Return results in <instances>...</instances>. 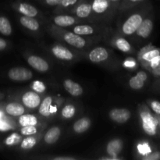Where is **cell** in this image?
Instances as JSON below:
<instances>
[{"mask_svg":"<svg viewBox=\"0 0 160 160\" xmlns=\"http://www.w3.org/2000/svg\"><path fill=\"white\" fill-rule=\"evenodd\" d=\"M142 120V127L145 132L149 135L156 134V127L158 125V119L153 117L149 112H143L141 113Z\"/></svg>","mask_w":160,"mask_h":160,"instance_id":"cell-1","label":"cell"},{"mask_svg":"<svg viewBox=\"0 0 160 160\" xmlns=\"http://www.w3.org/2000/svg\"><path fill=\"white\" fill-rule=\"evenodd\" d=\"M9 79L15 81H29L32 78V72L24 67H13L8 72Z\"/></svg>","mask_w":160,"mask_h":160,"instance_id":"cell-2","label":"cell"},{"mask_svg":"<svg viewBox=\"0 0 160 160\" xmlns=\"http://www.w3.org/2000/svg\"><path fill=\"white\" fill-rule=\"evenodd\" d=\"M142 16L139 14H134L127 20L123 25V31L126 34H131L135 32L142 22Z\"/></svg>","mask_w":160,"mask_h":160,"instance_id":"cell-3","label":"cell"},{"mask_svg":"<svg viewBox=\"0 0 160 160\" xmlns=\"http://www.w3.org/2000/svg\"><path fill=\"white\" fill-rule=\"evenodd\" d=\"M109 117L113 121L123 123L131 117V112L127 109H113L109 112Z\"/></svg>","mask_w":160,"mask_h":160,"instance_id":"cell-4","label":"cell"},{"mask_svg":"<svg viewBox=\"0 0 160 160\" xmlns=\"http://www.w3.org/2000/svg\"><path fill=\"white\" fill-rule=\"evenodd\" d=\"M22 101L27 107L30 109H34L40 105L41 98L36 92H28L23 95Z\"/></svg>","mask_w":160,"mask_h":160,"instance_id":"cell-5","label":"cell"},{"mask_svg":"<svg viewBox=\"0 0 160 160\" xmlns=\"http://www.w3.org/2000/svg\"><path fill=\"white\" fill-rule=\"evenodd\" d=\"M28 62L30 66L38 71L45 72L48 70V64L45 59L37 56H31L28 58Z\"/></svg>","mask_w":160,"mask_h":160,"instance_id":"cell-6","label":"cell"},{"mask_svg":"<svg viewBox=\"0 0 160 160\" xmlns=\"http://www.w3.org/2000/svg\"><path fill=\"white\" fill-rule=\"evenodd\" d=\"M107 50L102 47H98L92 50L89 54V59L92 62H100L108 59Z\"/></svg>","mask_w":160,"mask_h":160,"instance_id":"cell-7","label":"cell"},{"mask_svg":"<svg viewBox=\"0 0 160 160\" xmlns=\"http://www.w3.org/2000/svg\"><path fill=\"white\" fill-rule=\"evenodd\" d=\"M64 40L70 45L76 48H83L86 44L85 40L81 38L79 34H77L75 33H66L64 35Z\"/></svg>","mask_w":160,"mask_h":160,"instance_id":"cell-8","label":"cell"},{"mask_svg":"<svg viewBox=\"0 0 160 160\" xmlns=\"http://www.w3.org/2000/svg\"><path fill=\"white\" fill-rule=\"evenodd\" d=\"M64 88L73 96H80L83 94V88L79 84L70 79H67L63 82Z\"/></svg>","mask_w":160,"mask_h":160,"instance_id":"cell-9","label":"cell"},{"mask_svg":"<svg viewBox=\"0 0 160 160\" xmlns=\"http://www.w3.org/2000/svg\"><path fill=\"white\" fill-rule=\"evenodd\" d=\"M152 29V21L151 20H149V19H145V20H142L140 26L138 27V28L136 31H137L138 35L143 38H148L150 35Z\"/></svg>","mask_w":160,"mask_h":160,"instance_id":"cell-10","label":"cell"},{"mask_svg":"<svg viewBox=\"0 0 160 160\" xmlns=\"http://www.w3.org/2000/svg\"><path fill=\"white\" fill-rule=\"evenodd\" d=\"M123 148V142L120 139H113L108 143L106 152L110 156H117Z\"/></svg>","mask_w":160,"mask_h":160,"instance_id":"cell-11","label":"cell"},{"mask_svg":"<svg viewBox=\"0 0 160 160\" xmlns=\"http://www.w3.org/2000/svg\"><path fill=\"white\" fill-rule=\"evenodd\" d=\"M52 53L57 58L60 59H64V60H71L73 58V54L70 50L62 46H59V45L53 47Z\"/></svg>","mask_w":160,"mask_h":160,"instance_id":"cell-12","label":"cell"},{"mask_svg":"<svg viewBox=\"0 0 160 160\" xmlns=\"http://www.w3.org/2000/svg\"><path fill=\"white\" fill-rule=\"evenodd\" d=\"M24 108L22 105L17 102H10L6 106V112L9 115L13 117H20L24 113Z\"/></svg>","mask_w":160,"mask_h":160,"instance_id":"cell-13","label":"cell"},{"mask_svg":"<svg viewBox=\"0 0 160 160\" xmlns=\"http://www.w3.org/2000/svg\"><path fill=\"white\" fill-rule=\"evenodd\" d=\"M60 134L61 131L59 128L57 127L52 128L46 132L45 137H44V140L47 144H49V145L54 144L59 138Z\"/></svg>","mask_w":160,"mask_h":160,"instance_id":"cell-14","label":"cell"},{"mask_svg":"<svg viewBox=\"0 0 160 160\" xmlns=\"http://www.w3.org/2000/svg\"><path fill=\"white\" fill-rule=\"evenodd\" d=\"M90 126V120L87 117H83V118L80 119L78 121L75 122V123L73 124V131L76 133L81 134V133H84L86 131H88Z\"/></svg>","mask_w":160,"mask_h":160,"instance_id":"cell-15","label":"cell"},{"mask_svg":"<svg viewBox=\"0 0 160 160\" xmlns=\"http://www.w3.org/2000/svg\"><path fill=\"white\" fill-rule=\"evenodd\" d=\"M20 21L23 27L31 30V31H37L39 28L38 22L33 17H28V16L21 17L20 19Z\"/></svg>","mask_w":160,"mask_h":160,"instance_id":"cell-16","label":"cell"},{"mask_svg":"<svg viewBox=\"0 0 160 160\" xmlns=\"http://www.w3.org/2000/svg\"><path fill=\"white\" fill-rule=\"evenodd\" d=\"M54 22L56 25L60 27L71 26L74 23L75 19L73 17L67 15L58 16L54 18Z\"/></svg>","mask_w":160,"mask_h":160,"instance_id":"cell-17","label":"cell"},{"mask_svg":"<svg viewBox=\"0 0 160 160\" xmlns=\"http://www.w3.org/2000/svg\"><path fill=\"white\" fill-rule=\"evenodd\" d=\"M19 11L24 16L34 17L38 14V10L35 7L28 3L23 2L19 6Z\"/></svg>","mask_w":160,"mask_h":160,"instance_id":"cell-18","label":"cell"},{"mask_svg":"<svg viewBox=\"0 0 160 160\" xmlns=\"http://www.w3.org/2000/svg\"><path fill=\"white\" fill-rule=\"evenodd\" d=\"M19 123L22 127L26 126H35L38 123L37 117L31 114H26V115L20 116Z\"/></svg>","mask_w":160,"mask_h":160,"instance_id":"cell-19","label":"cell"},{"mask_svg":"<svg viewBox=\"0 0 160 160\" xmlns=\"http://www.w3.org/2000/svg\"><path fill=\"white\" fill-rule=\"evenodd\" d=\"M52 99L51 97L48 96L42 101V104H40V108H39V113L44 117H48L51 115L50 112V108H51Z\"/></svg>","mask_w":160,"mask_h":160,"instance_id":"cell-20","label":"cell"},{"mask_svg":"<svg viewBox=\"0 0 160 160\" xmlns=\"http://www.w3.org/2000/svg\"><path fill=\"white\" fill-rule=\"evenodd\" d=\"M0 33L6 36L10 35L12 33L10 22L6 17H0Z\"/></svg>","mask_w":160,"mask_h":160,"instance_id":"cell-21","label":"cell"},{"mask_svg":"<svg viewBox=\"0 0 160 160\" xmlns=\"http://www.w3.org/2000/svg\"><path fill=\"white\" fill-rule=\"evenodd\" d=\"M92 9L95 12H104L109 7V0H94L92 4Z\"/></svg>","mask_w":160,"mask_h":160,"instance_id":"cell-22","label":"cell"},{"mask_svg":"<svg viewBox=\"0 0 160 160\" xmlns=\"http://www.w3.org/2000/svg\"><path fill=\"white\" fill-rule=\"evenodd\" d=\"M92 6L91 4H88V3H82L77 9V15H78V17L84 18V17H88L89 14L92 12Z\"/></svg>","mask_w":160,"mask_h":160,"instance_id":"cell-23","label":"cell"},{"mask_svg":"<svg viewBox=\"0 0 160 160\" xmlns=\"http://www.w3.org/2000/svg\"><path fill=\"white\" fill-rule=\"evenodd\" d=\"M73 32L79 35H88V34H92L94 32V29L88 25H79L75 27Z\"/></svg>","mask_w":160,"mask_h":160,"instance_id":"cell-24","label":"cell"},{"mask_svg":"<svg viewBox=\"0 0 160 160\" xmlns=\"http://www.w3.org/2000/svg\"><path fill=\"white\" fill-rule=\"evenodd\" d=\"M144 84H145V81H143L138 75H136V76L131 78L129 81L130 87L135 90L142 88L144 86Z\"/></svg>","mask_w":160,"mask_h":160,"instance_id":"cell-25","label":"cell"},{"mask_svg":"<svg viewBox=\"0 0 160 160\" xmlns=\"http://www.w3.org/2000/svg\"><path fill=\"white\" fill-rule=\"evenodd\" d=\"M116 45H117V48H118L119 49L121 50L122 52H129L131 48V45L129 44V42L123 38L117 39V42H116Z\"/></svg>","mask_w":160,"mask_h":160,"instance_id":"cell-26","label":"cell"},{"mask_svg":"<svg viewBox=\"0 0 160 160\" xmlns=\"http://www.w3.org/2000/svg\"><path fill=\"white\" fill-rule=\"evenodd\" d=\"M20 140H21L20 135H19L18 134H16V133H13L8 138H6V140L4 141V143L6 145H15L18 144L20 142Z\"/></svg>","mask_w":160,"mask_h":160,"instance_id":"cell-27","label":"cell"},{"mask_svg":"<svg viewBox=\"0 0 160 160\" xmlns=\"http://www.w3.org/2000/svg\"><path fill=\"white\" fill-rule=\"evenodd\" d=\"M36 145V139L34 137H28L23 139L21 142V148L23 149L32 148Z\"/></svg>","mask_w":160,"mask_h":160,"instance_id":"cell-28","label":"cell"},{"mask_svg":"<svg viewBox=\"0 0 160 160\" xmlns=\"http://www.w3.org/2000/svg\"><path fill=\"white\" fill-rule=\"evenodd\" d=\"M75 114V107L73 105H67L62 109V115L65 118H71Z\"/></svg>","mask_w":160,"mask_h":160,"instance_id":"cell-29","label":"cell"},{"mask_svg":"<svg viewBox=\"0 0 160 160\" xmlns=\"http://www.w3.org/2000/svg\"><path fill=\"white\" fill-rule=\"evenodd\" d=\"M37 133V128L34 126L23 127L21 129L22 135H32Z\"/></svg>","mask_w":160,"mask_h":160,"instance_id":"cell-30","label":"cell"},{"mask_svg":"<svg viewBox=\"0 0 160 160\" xmlns=\"http://www.w3.org/2000/svg\"><path fill=\"white\" fill-rule=\"evenodd\" d=\"M32 88L34 91H36L38 92H43L45 90V84L38 81H36L33 83Z\"/></svg>","mask_w":160,"mask_h":160,"instance_id":"cell-31","label":"cell"},{"mask_svg":"<svg viewBox=\"0 0 160 160\" xmlns=\"http://www.w3.org/2000/svg\"><path fill=\"white\" fill-rule=\"evenodd\" d=\"M143 160H159L160 159V152H149L145 155L143 158Z\"/></svg>","mask_w":160,"mask_h":160,"instance_id":"cell-32","label":"cell"},{"mask_svg":"<svg viewBox=\"0 0 160 160\" xmlns=\"http://www.w3.org/2000/svg\"><path fill=\"white\" fill-rule=\"evenodd\" d=\"M139 152L142 153V155H147L148 153L151 152V149H150L149 146L148 144H142V145H139L138 146Z\"/></svg>","mask_w":160,"mask_h":160,"instance_id":"cell-33","label":"cell"},{"mask_svg":"<svg viewBox=\"0 0 160 160\" xmlns=\"http://www.w3.org/2000/svg\"><path fill=\"white\" fill-rule=\"evenodd\" d=\"M150 67L152 70H155L156 68L159 67L160 66V54L159 56H156L155 58H153L151 61H150Z\"/></svg>","mask_w":160,"mask_h":160,"instance_id":"cell-34","label":"cell"},{"mask_svg":"<svg viewBox=\"0 0 160 160\" xmlns=\"http://www.w3.org/2000/svg\"><path fill=\"white\" fill-rule=\"evenodd\" d=\"M151 106L152 110L158 115H160V102L158 101H153L151 103Z\"/></svg>","mask_w":160,"mask_h":160,"instance_id":"cell-35","label":"cell"},{"mask_svg":"<svg viewBox=\"0 0 160 160\" xmlns=\"http://www.w3.org/2000/svg\"><path fill=\"white\" fill-rule=\"evenodd\" d=\"M77 1H78V0H62V1L61 2L60 4L62 5V6L67 7V6H72V5L75 4V3L77 2Z\"/></svg>","mask_w":160,"mask_h":160,"instance_id":"cell-36","label":"cell"},{"mask_svg":"<svg viewBox=\"0 0 160 160\" xmlns=\"http://www.w3.org/2000/svg\"><path fill=\"white\" fill-rule=\"evenodd\" d=\"M47 4L49 6H56V5L60 4L62 0H45Z\"/></svg>","mask_w":160,"mask_h":160,"instance_id":"cell-37","label":"cell"},{"mask_svg":"<svg viewBox=\"0 0 160 160\" xmlns=\"http://www.w3.org/2000/svg\"><path fill=\"white\" fill-rule=\"evenodd\" d=\"M6 45H7V44H6V41L0 38V51L4 50L6 48Z\"/></svg>","mask_w":160,"mask_h":160,"instance_id":"cell-38","label":"cell"},{"mask_svg":"<svg viewBox=\"0 0 160 160\" xmlns=\"http://www.w3.org/2000/svg\"><path fill=\"white\" fill-rule=\"evenodd\" d=\"M55 160H74V158L71 157H56Z\"/></svg>","mask_w":160,"mask_h":160,"instance_id":"cell-39","label":"cell"},{"mask_svg":"<svg viewBox=\"0 0 160 160\" xmlns=\"http://www.w3.org/2000/svg\"><path fill=\"white\" fill-rule=\"evenodd\" d=\"M153 72H154V73H156V74L160 75V66L159 67H157V68L155 69V70H153Z\"/></svg>","mask_w":160,"mask_h":160,"instance_id":"cell-40","label":"cell"},{"mask_svg":"<svg viewBox=\"0 0 160 160\" xmlns=\"http://www.w3.org/2000/svg\"><path fill=\"white\" fill-rule=\"evenodd\" d=\"M134 62H126V66L127 67H132L134 66Z\"/></svg>","mask_w":160,"mask_h":160,"instance_id":"cell-41","label":"cell"},{"mask_svg":"<svg viewBox=\"0 0 160 160\" xmlns=\"http://www.w3.org/2000/svg\"><path fill=\"white\" fill-rule=\"evenodd\" d=\"M129 1L131 2H142L143 0H129Z\"/></svg>","mask_w":160,"mask_h":160,"instance_id":"cell-42","label":"cell"},{"mask_svg":"<svg viewBox=\"0 0 160 160\" xmlns=\"http://www.w3.org/2000/svg\"><path fill=\"white\" fill-rule=\"evenodd\" d=\"M110 1H112V2H117V1H119V0H110Z\"/></svg>","mask_w":160,"mask_h":160,"instance_id":"cell-43","label":"cell"}]
</instances>
